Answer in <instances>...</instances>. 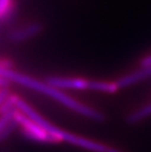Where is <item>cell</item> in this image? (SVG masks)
I'll return each instance as SVG.
<instances>
[{"instance_id": "obj_4", "label": "cell", "mask_w": 151, "mask_h": 152, "mask_svg": "<svg viewBox=\"0 0 151 152\" xmlns=\"http://www.w3.org/2000/svg\"><path fill=\"white\" fill-rule=\"evenodd\" d=\"M46 83L59 89H88V80L81 77H49Z\"/></svg>"}, {"instance_id": "obj_8", "label": "cell", "mask_w": 151, "mask_h": 152, "mask_svg": "<svg viewBox=\"0 0 151 152\" xmlns=\"http://www.w3.org/2000/svg\"><path fill=\"white\" fill-rule=\"evenodd\" d=\"M120 88L117 82H105V80H88V89L93 91L104 92V93H115Z\"/></svg>"}, {"instance_id": "obj_1", "label": "cell", "mask_w": 151, "mask_h": 152, "mask_svg": "<svg viewBox=\"0 0 151 152\" xmlns=\"http://www.w3.org/2000/svg\"><path fill=\"white\" fill-rule=\"evenodd\" d=\"M0 77H3L8 80H10V82L16 83L22 86L35 90V91L42 93V94L48 96V97L53 98L54 100L61 103V104L66 106L67 108L73 110L76 113H79L80 115L83 116V117H86L97 122H102L105 119L104 115L101 112L77 101L76 99L66 94L65 92H63L62 89L57 88V87L47 83L46 82H40V80H35L28 75H25V74L17 72V71L11 70L10 68L2 66H0Z\"/></svg>"}, {"instance_id": "obj_10", "label": "cell", "mask_w": 151, "mask_h": 152, "mask_svg": "<svg viewBox=\"0 0 151 152\" xmlns=\"http://www.w3.org/2000/svg\"><path fill=\"white\" fill-rule=\"evenodd\" d=\"M11 7V0H0V20L8 15Z\"/></svg>"}, {"instance_id": "obj_5", "label": "cell", "mask_w": 151, "mask_h": 152, "mask_svg": "<svg viewBox=\"0 0 151 152\" xmlns=\"http://www.w3.org/2000/svg\"><path fill=\"white\" fill-rule=\"evenodd\" d=\"M17 110L18 109H14L4 114H0V140L8 137L15 131V129L19 127L18 121L16 119Z\"/></svg>"}, {"instance_id": "obj_12", "label": "cell", "mask_w": 151, "mask_h": 152, "mask_svg": "<svg viewBox=\"0 0 151 152\" xmlns=\"http://www.w3.org/2000/svg\"><path fill=\"white\" fill-rule=\"evenodd\" d=\"M141 65H142V67H146V66L151 65V55L150 56H147L145 58H143L142 61H141Z\"/></svg>"}, {"instance_id": "obj_2", "label": "cell", "mask_w": 151, "mask_h": 152, "mask_svg": "<svg viewBox=\"0 0 151 152\" xmlns=\"http://www.w3.org/2000/svg\"><path fill=\"white\" fill-rule=\"evenodd\" d=\"M15 106L19 111L22 112L28 118L34 121L37 125L41 126L48 134L58 141H65L68 143L83 148L85 150L91 151V152H123L119 149H115L113 147H110L108 145H105L100 142L90 140L86 137H81V135L68 132L64 130H61L58 127L51 124L46 119H44L42 116L35 111L34 108H31L27 102H25L23 99L15 96Z\"/></svg>"}, {"instance_id": "obj_11", "label": "cell", "mask_w": 151, "mask_h": 152, "mask_svg": "<svg viewBox=\"0 0 151 152\" xmlns=\"http://www.w3.org/2000/svg\"><path fill=\"white\" fill-rule=\"evenodd\" d=\"M9 96L8 91L6 89H0V108L2 107L3 103L5 102V100L7 99V97Z\"/></svg>"}, {"instance_id": "obj_6", "label": "cell", "mask_w": 151, "mask_h": 152, "mask_svg": "<svg viewBox=\"0 0 151 152\" xmlns=\"http://www.w3.org/2000/svg\"><path fill=\"white\" fill-rule=\"evenodd\" d=\"M41 31H42V26L37 24V23H34V24L28 25L27 27L15 30L10 34L9 37L14 42H22V41H26L37 35Z\"/></svg>"}, {"instance_id": "obj_7", "label": "cell", "mask_w": 151, "mask_h": 152, "mask_svg": "<svg viewBox=\"0 0 151 152\" xmlns=\"http://www.w3.org/2000/svg\"><path fill=\"white\" fill-rule=\"evenodd\" d=\"M149 77H151V65L142 67V69L136 71V72L128 74V75L121 77L117 82V83L120 88L121 87H127L139 82H141V80H145Z\"/></svg>"}, {"instance_id": "obj_9", "label": "cell", "mask_w": 151, "mask_h": 152, "mask_svg": "<svg viewBox=\"0 0 151 152\" xmlns=\"http://www.w3.org/2000/svg\"><path fill=\"white\" fill-rule=\"evenodd\" d=\"M149 116H151V103L128 115L127 122L128 124H136V123H139L144 119L148 118Z\"/></svg>"}, {"instance_id": "obj_3", "label": "cell", "mask_w": 151, "mask_h": 152, "mask_svg": "<svg viewBox=\"0 0 151 152\" xmlns=\"http://www.w3.org/2000/svg\"><path fill=\"white\" fill-rule=\"evenodd\" d=\"M16 119L18 121L19 127L21 129L22 134L24 137L31 140H34L37 142H43V143H54L57 140L52 135L41 127L37 125L34 121L30 119L22 112H18L16 114Z\"/></svg>"}]
</instances>
